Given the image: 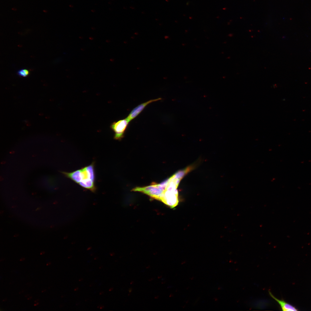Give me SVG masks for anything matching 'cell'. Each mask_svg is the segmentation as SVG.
Masks as SVG:
<instances>
[{
	"instance_id": "2",
	"label": "cell",
	"mask_w": 311,
	"mask_h": 311,
	"mask_svg": "<svg viewBox=\"0 0 311 311\" xmlns=\"http://www.w3.org/2000/svg\"><path fill=\"white\" fill-rule=\"evenodd\" d=\"M160 201L171 208L175 207L179 201L177 189H170L166 188Z\"/></svg>"
},
{
	"instance_id": "1",
	"label": "cell",
	"mask_w": 311,
	"mask_h": 311,
	"mask_svg": "<svg viewBox=\"0 0 311 311\" xmlns=\"http://www.w3.org/2000/svg\"><path fill=\"white\" fill-rule=\"evenodd\" d=\"M66 177L83 188L94 192L96 190L94 164H90L71 172H62Z\"/></svg>"
},
{
	"instance_id": "8",
	"label": "cell",
	"mask_w": 311,
	"mask_h": 311,
	"mask_svg": "<svg viewBox=\"0 0 311 311\" xmlns=\"http://www.w3.org/2000/svg\"><path fill=\"white\" fill-rule=\"evenodd\" d=\"M158 297L159 296L158 295H157L154 298L155 299H158Z\"/></svg>"
},
{
	"instance_id": "3",
	"label": "cell",
	"mask_w": 311,
	"mask_h": 311,
	"mask_svg": "<svg viewBox=\"0 0 311 311\" xmlns=\"http://www.w3.org/2000/svg\"><path fill=\"white\" fill-rule=\"evenodd\" d=\"M129 122L126 118L114 122L111 124L110 128L114 132V139L120 140L124 137Z\"/></svg>"
},
{
	"instance_id": "7",
	"label": "cell",
	"mask_w": 311,
	"mask_h": 311,
	"mask_svg": "<svg viewBox=\"0 0 311 311\" xmlns=\"http://www.w3.org/2000/svg\"><path fill=\"white\" fill-rule=\"evenodd\" d=\"M132 288H130L129 289L128 291H129V292L130 293V292H131L132 291Z\"/></svg>"
},
{
	"instance_id": "6",
	"label": "cell",
	"mask_w": 311,
	"mask_h": 311,
	"mask_svg": "<svg viewBox=\"0 0 311 311\" xmlns=\"http://www.w3.org/2000/svg\"><path fill=\"white\" fill-rule=\"evenodd\" d=\"M17 73L20 76L25 77L28 75L29 72L27 69H22L19 71Z\"/></svg>"
},
{
	"instance_id": "4",
	"label": "cell",
	"mask_w": 311,
	"mask_h": 311,
	"mask_svg": "<svg viewBox=\"0 0 311 311\" xmlns=\"http://www.w3.org/2000/svg\"><path fill=\"white\" fill-rule=\"evenodd\" d=\"M161 99H162L161 98H158L151 100L139 105L133 109L128 116L126 118V119L130 122L136 117L149 104Z\"/></svg>"
},
{
	"instance_id": "9",
	"label": "cell",
	"mask_w": 311,
	"mask_h": 311,
	"mask_svg": "<svg viewBox=\"0 0 311 311\" xmlns=\"http://www.w3.org/2000/svg\"><path fill=\"white\" fill-rule=\"evenodd\" d=\"M133 283H134V282L133 281H131V282H130V284H132Z\"/></svg>"
},
{
	"instance_id": "5",
	"label": "cell",
	"mask_w": 311,
	"mask_h": 311,
	"mask_svg": "<svg viewBox=\"0 0 311 311\" xmlns=\"http://www.w3.org/2000/svg\"><path fill=\"white\" fill-rule=\"evenodd\" d=\"M268 292L270 296L279 304L282 310L284 311H298L297 308L293 306L284 300L280 299L275 297L270 291Z\"/></svg>"
},
{
	"instance_id": "10",
	"label": "cell",
	"mask_w": 311,
	"mask_h": 311,
	"mask_svg": "<svg viewBox=\"0 0 311 311\" xmlns=\"http://www.w3.org/2000/svg\"><path fill=\"white\" fill-rule=\"evenodd\" d=\"M162 277L161 276H158V278H160Z\"/></svg>"
},
{
	"instance_id": "11",
	"label": "cell",
	"mask_w": 311,
	"mask_h": 311,
	"mask_svg": "<svg viewBox=\"0 0 311 311\" xmlns=\"http://www.w3.org/2000/svg\"><path fill=\"white\" fill-rule=\"evenodd\" d=\"M149 266H148V267H146V268H149Z\"/></svg>"
}]
</instances>
